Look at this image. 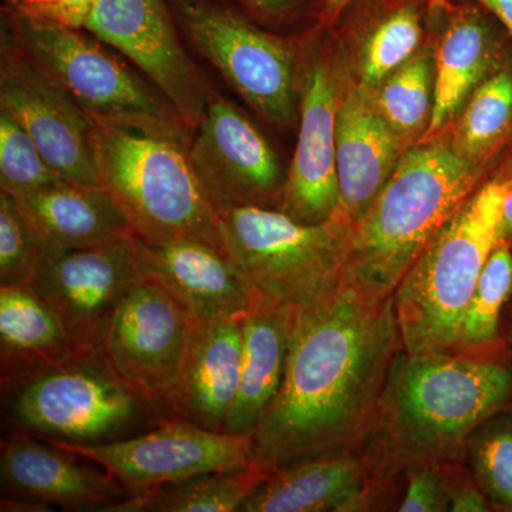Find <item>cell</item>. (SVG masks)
<instances>
[{"mask_svg":"<svg viewBox=\"0 0 512 512\" xmlns=\"http://www.w3.org/2000/svg\"><path fill=\"white\" fill-rule=\"evenodd\" d=\"M501 336L512 346V299L505 305L501 315Z\"/></svg>","mask_w":512,"mask_h":512,"instance_id":"41","label":"cell"},{"mask_svg":"<svg viewBox=\"0 0 512 512\" xmlns=\"http://www.w3.org/2000/svg\"><path fill=\"white\" fill-rule=\"evenodd\" d=\"M10 33L94 123L191 141L192 131L156 87L144 83L92 33L16 15Z\"/></svg>","mask_w":512,"mask_h":512,"instance_id":"6","label":"cell"},{"mask_svg":"<svg viewBox=\"0 0 512 512\" xmlns=\"http://www.w3.org/2000/svg\"><path fill=\"white\" fill-rule=\"evenodd\" d=\"M218 217L224 251L262 295L301 308L342 275L352 225L338 217L303 224L264 207L222 208Z\"/></svg>","mask_w":512,"mask_h":512,"instance_id":"7","label":"cell"},{"mask_svg":"<svg viewBox=\"0 0 512 512\" xmlns=\"http://www.w3.org/2000/svg\"><path fill=\"white\" fill-rule=\"evenodd\" d=\"M16 16L84 29L97 0H6Z\"/></svg>","mask_w":512,"mask_h":512,"instance_id":"35","label":"cell"},{"mask_svg":"<svg viewBox=\"0 0 512 512\" xmlns=\"http://www.w3.org/2000/svg\"><path fill=\"white\" fill-rule=\"evenodd\" d=\"M136 247L144 281L173 296L191 318H244L258 296L227 252L205 242L136 238Z\"/></svg>","mask_w":512,"mask_h":512,"instance_id":"18","label":"cell"},{"mask_svg":"<svg viewBox=\"0 0 512 512\" xmlns=\"http://www.w3.org/2000/svg\"><path fill=\"white\" fill-rule=\"evenodd\" d=\"M245 2L264 13H281L291 6L292 0H245Z\"/></svg>","mask_w":512,"mask_h":512,"instance_id":"39","label":"cell"},{"mask_svg":"<svg viewBox=\"0 0 512 512\" xmlns=\"http://www.w3.org/2000/svg\"><path fill=\"white\" fill-rule=\"evenodd\" d=\"M464 461L494 512H512V409L494 414L467 440Z\"/></svg>","mask_w":512,"mask_h":512,"instance_id":"30","label":"cell"},{"mask_svg":"<svg viewBox=\"0 0 512 512\" xmlns=\"http://www.w3.org/2000/svg\"><path fill=\"white\" fill-rule=\"evenodd\" d=\"M507 60L503 40L476 9L457 10L434 52V103L420 141L440 137L460 116L474 90ZM419 141V143H420Z\"/></svg>","mask_w":512,"mask_h":512,"instance_id":"24","label":"cell"},{"mask_svg":"<svg viewBox=\"0 0 512 512\" xmlns=\"http://www.w3.org/2000/svg\"><path fill=\"white\" fill-rule=\"evenodd\" d=\"M406 143L384 121L363 87L340 97L336 124L339 207L333 217L355 225L382 191Z\"/></svg>","mask_w":512,"mask_h":512,"instance_id":"21","label":"cell"},{"mask_svg":"<svg viewBox=\"0 0 512 512\" xmlns=\"http://www.w3.org/2000/svg\"><path fill=\"white\" fill-rule=\"evenodd\" d=\"M188 329L190 315L183 306L143 279L111 316L101 352L147 403L161 402L180 369Z\"/></svg>","mask_w":512,"mask_h":512,"instance_id":"16","label":"cell"},{"mask_svg":"<svg viewBox=\"0 0 512 512\" xmlns=\"http://www.w3.org/2000/svg\"><path fill=\"white\" fill-rule=\"evenodd\" d=\"M92 141L99 185L134 237L151 244L192 239L224 251L218 210L192 165L191 141L97 123Z\"/></svg>","mask_w":512,"mask_h":512,"instance_id":"5","label":"cell"},{"mask_svg":"<svg viewBox=\"0 0 512 512\" xmlns=\"http://www.w3.org/2000/svg\"><path fill=\"white\" fill-rule=\"evenodd\" d=\"M26 431L2 441L0 478L3 494L66 510L106 512L131 493L103 468Z\"/></svg>","mask_w":512,"mask_h":512,"instance_id":"19","label":"cell"},{"mask_svg":"<svg viewBox=\"0 0 512 512\" xmlns=\"http://www.w3.org/2000/svg\"><path fill=\"white\" fill-rule=\"evenodd\" d=\"M340 97L329 62L315 56L299 82V133L276 210L303 224H322L339 207L336 124Z\"/></svg>","mask_w":512,"mask_h":512,"instance_id":"17","label":"cell"},{"mask_svg":"<svg viewBox=\"0 0 512 512\" xmlns=\"http://www.w3.org/2000/svg\"><path fill=\"white\" fill-rule=\"evenodd\" d=\"M451 512H494L466 461L441 463Z\"/></svg>","mask_w":512,"mask_h":512,"instance_id":"36","label":"cell"},{"mask_svg":"<svg viewBox=\"0 0 512 512\" xmlns=\"http://www.w3.org/2000/svg\"><path fill=\"white\" fill-rule=\"evenodd\" d=\"M510 171L493 175L431 238L393 293L404 352H456L464 316L498 242Z\"/></svg>","mask_w":512,"mask_h":512,"instance_id":"4","label":"cell"},{"mask_svg":"<svg viewBox=\"0 0 512 512\" xmlns=\"http://www.w3.org/2000/svg\"><path fill=\"white\" fill-rule=\"evenodd\" d=\"M143 281L130 231L97 247L42 254L33 289L79 349L101 350L111 316Z\"/></svg>","mask_w":512,"mask_h":512,"instance_id":"12","label":"cell"},{"mask_svg":"<svg viewBox=\"0 0 512 512\" xmlns=\"http://www.w3.org/2000/svg\"><path fill=\"white\" fill-rule=\"evenodd\" d=\"M407 467L376 437L362 446L306 458L271 474L241 512L399 511Z\"/></svg>","mask_w":512,"mask_h":512,"instance_id":"9","label":"cell"},{"mask_svg":"<svg viewBox=\"0 0 512 512\" xmlns=\"http://www.w3.org/2000/svg\"><path fill=\"white\" fill-rule=\"evenodd\" d=\"M271 473L251 466L217 471L148 488L111 505L106 512H231L241 510L245 501Z\"/></svg>","mask_w":512,"mask_h":512,"instance_id":"27","label":"cell"},{"mask_svg":"<svg viewBox=\"0 0 512 512\" xmlns=\"http://www.w3.org/2000/svg\"><path fill=\"white\" fill-rule=\"evenodd\" d=\"M447 138L407 148L382 191L350 231L343 275L370 295L393 296L437 231L487 181Z\"/></svg>","mask_w":512,"mask_h":512,"instance_id":"3","label":"cell"},{"mask_svg":"<svg viewBox=\"0 0 512 512\" xmlns=\"http://www.w3.org/2000/svg\"><path fill=\"white\" fill-rule=\"evenodd\" d=\"M298 308L258 293L242 323L241 376L224 433L252 434L284 380Z\"/></svg>","mask_w":512,"mask_h":512,"instance_id":"22","label":"cell"},{"mask_svg":"<svg viewBox=\"0 0 512 512\" xmlns=\"http://www.w3.org/2000/svg\"><path fill=\"white\" fill-rule=\"evenodd\" d=\"M403 350L393 296L339 276L296 311L281 389L252 433V463L274 474L365 444Z\"/></svg>","mask_w":512,"mask_h":512,"instance_id":"1","label":"cell"},{"mask_svg":"<svg viewBox=\"0 0 512 512\" xmlns=\"http://www.w3.org/2000/svg\"><path fill=\"white\" fill-rule=\"evenodd\" d=\"M79 348L32 285L0 286L2 392L59 365Z\"/></svg>","mask_w":512,"mask_h":512,"instance_id":"25","label":"cell"},{"mask_svg":"<svg viewBox=\"0 0 512 512\" xmlns=\"http://www.w3.org/2000/svg\"><path fill=\"white\" fill-rule=\"evenodd\" d=\"M84 30L133 63L197 130L212 90L181 45L165 0H97Z\"/></svg>","mask_w":512,"mask_h":512,"instance_id":"14","label":"cell"},{"mask_svg":"<svg viewBox=\"0 0 512 512\" xmlns=\"http://www.w3.org/2000/svg\"><path fill=\"white\" fill-rule=\"evenodd\" d=\"M421 20L419 10L403 6L377 23L363 45L359 62V86L373 92L419 50Z\"/></svg>","mask_w":512,"mask_h":512,"instance_id":"31","label":"cell"},{"mask_svg":"<svg viewBox=\"0 0 512 512\" xmlns=\"http://www.w3.org/2000/svg\"><path fill=\"white\" fill-rule=\"evenodd\" d=\"M369 93L376 110L407 146L423 138L430 126L434 103V55L416 53L377 89Z\"/></svg>","mask_w":512,"mask_h":512,"instance_id":"28","label":"cell"},{"mask_svg":"<svg viewBox=\"0 0 512 512\" xmlns=\"http://www.w3.org/2000/svg\"><path fill=\"white\" fill-rule=\"evenodd\" d=\"M190 157L217 210L278 208L286 174L258 127L212 90Z\"/></svg>","mask_w":512,"mask_h":512,"instance_id":"15","label":"cell"},{"mask_svg":"<svg viewBox=\"0 0 512 512\" xmlns=\"http://www.w3.org/2000/svg\"><path fill=\"white\" fill-rule=\"evenodd\" d=\"M512 409V346L478 352H402L394 359L375 437L403 466L463 460L467 440Z\"/></svg>","mask_w":512,"mask_h":512,"instance_id":"2","label":"cell"},{"mask_svg":"<svg viewBox=\"0 0 512 512\" xmlns=\"http://www.w3.org/2000/svg\"><path fill=\"white\" fill-rule=\"evenodd\" d=\"M498 241L505 242L512 248V184L503 202Z\"/></svg>","mask_w":512,"mask_h":512,"instance_id":"38","label":"cell"},{"mask_svg":"<svg viewBox=\"0 0 512 512\" xmlns=\"http://www.w3.org/2000/svg\"><path fill=\"white\" fill-rule=\"evenodd\" d=\"M400 512L450 511L446 481L440 464L407 466L406 487Z\"/></svg>","mask_w":512,"mask_h":512,"instance_id":"34","label":"cell"},{"mask_svg":"<svg viewBox=\"0 0 512 512\" xmlns=\"http://www.w3.org/2000/svg\"><path fill=\"white\" fill-rule=\"evenodd\" d=\"M350 2L352 0H326L325 9L322 12L323 23L332 25L333 22H336Z\"/></svg>","mask_w":512,"mask_h":512,"instance_id":"40","label":"cell"},{"mask_svg":"<svg viewBox=\"0 0 512 512\" xmlns=\"http://www.w3.org/2000/svg\"><path fill=\"white\" fill-rule=\"evenodd\" d=\"M13 198L42 254L97 247L130 231L116 202L100 185L63 180Z\"/></svg>","mask_w":512,"mask_h":512,"instance_id":"23","label":"cell"},{"mask_svg":"<svg viewBox=\"0 0 512 512\" xmlns=\"http://www.w3.org/2000/svg\"><path fill=\"white\" fill-rule=\"evenodd\" d=\"M181 20L192 45L259 116L278 127L296 123L299 82L288 43L207 3L185 2Z\"/></svg>","mask_w":512,"mask_h":512,"instance_id":"10","label":"cell"},{"mask_svg":"<svg viewBox=\"0 0 512 512\" xmlns=\"http://www.w3.org/2000/svg\"><path fill=\"white\" fill-rule=\"evenodd\" d=\"M3 394L23 431L72 443L116 436L147 403L117 376L101 350L86 349Z\"/></svg>","mask_w":512,"mask_h":512,"instance_id":"8","label":"cell"},{"mask_svg":"<svg viewBox=\"0 0 512 512\" xmlns=\"http://www.w3.org/2000/svg\"><path fill=\"white\" fill-rule=\"evenodd\" d=\"M42 251L15 198L0 191V286L30 285Z\"/></svg>","mask_w":512,"mask_h":512,"instance_id":"33","label":"cell"},{"mask_svg":"<svg viewBox=\"0 0 512 512\" xmlns=\"http://www.w3.org/2000/svg\"><path fill=\"white\" fill-rule=\"evenodd\" d=\"M511 299L512 248L498 241L468 305L456 352H478L503 342L501 315Z\"/></svg>","mask_w":512,"mask_h":512,"instance_id":"29","label":"cell"},{"mask_svg":"<svg viewBox=\"0 0 512 512\" xmlns=\"http://www.w3.org/2000/svg\"><path fill=\"white\" fill-rule=\"evenodd\" d=\"M45 440L103 468L131 495L252 464V434L212 431L180 417L158 420L153 430L131 439L101 443Z\"/></svg>","mask_w":512,"mask_h":512,"instance_id":"11","label":"cell"},{"mask_svg":"<svg viewBox=\"0 0 512 512\" xmlns=\"http://www.w3.org/2000/svg\"><path fill=\"white\" fill-rule=\"evenodd\" d=\"M488 12L503 23L512 37V0H477Z\"/></svg>","mask_w":512,"mask_h":512,"instance_id":"37","label":"cell"},{"mask_svg":"<svg viewBox=\"0 0 512 512\" xmlns=\"http://www.w3.org/2000/svg\"><path fill=\"white\" fill-rule=\"evenodd\" d=\"M461 160L487 173L512 143V66L510 59L474 90L447 138Z\"/></svg>","mask_w":512,"mask_h":512,"instance_id":"26","label":"cell"},{"mask_svg":"<svg viewBox=\"0 0 512 512\" xmlns=\"http://www.w3.org/2000/svg\"><path fill=\"white\" fill-rule=\"evenodd\" d=\"M42 151L18 121L0 110V188L12 197L60 183Z\"/></svg>","mask_w":512,"mask_h":512,"instance_id":"32","label":"cell"},{"mask_svg":"<svg viewBox=\"0 0 512 512\" xmlns=\"http://www.w3.org/2000/svg\"><path fill=\"white\" fill-rule=\"evenodd\" d=\"M242 323L244 318L190 316L180 369L161 397L174 417L224 430L241 376Z\"/></svg>","mask_w":512,"mask_h":512,"instance_id":"20","label":"cell"},{"mask_svg":"<svg viewBox=\"0 0 512 512\" xmlns=\"http://www.w3.org/2000/svg\"><path fill=\"white\" fill-rule=\"evenodd\" d=\"M0 110L13 117L63 180L99 185L94 121L59 83L33 62L10 30L0 50Z\"/></svg>","mask_w":512,"mask_h":512,"instance_id":"13","label":"cell"},{"mask_svg":"<svg viewBox=\"0 0 512 512\" xmlns=\"http://www.w3.org/2000/svg\"><path fill=\"white\" fill-rule=\"evenodd\" d=\"M448 0H430V8L433 10H441L447 5Z\"/></svg>","mask_w":512,"mask_h":512,"instance_id":"42","label":"cell"}]
</instances>
